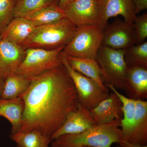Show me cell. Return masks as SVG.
<instances>
[{
    "label": "cell",
    "instance_id": "1",
    "mask_svg": "<svg viewBox=\"0 0 147 147\" xmlns=\"http://www.w3.org/2000/svg\"><path fill=\"white\" fill-rule=\"evenodd\" d=\"M20 97L25 103L20 131L36 130L50 138L79 104L63 64L32 79L28 89Z\"/></svg>",
    "mask_w": 147,
    "mask_h": 147
},
{
    "label": "cell",
    "instance_id": "2",
    "mask_svg": "<svg viewBox=\"0 0 147 147\" xmlns=\"http://www.w3.org/2000/svg\"><path fill=\"white\" fill-rule=\"evenodd\" d=\"M121 119L95 125L75 134L62 135L52 140L51 147H111L115 143L121 145L125 141L121 130Z\"/></svg>",
    "mask_w": 147,
    "mask_h": 147
},
{
    "label": "cell",
    "instance_id": "3",
    "mask_svg": "<svg viewBox=\"0 0 147 147\" xmlns=\"http://www.w3.org/2000/svg\"><path fill=\"white\" fill-rule=\"evenodd\" d=\"M77 28L66 18L53 24L36 27L20 46L24 50L30 48L54 50L65 47Z\"/></svg>",
    "mask_w": 147,
    "mask_h": 147
},
{
    "label": "cell",
    "instance_id": "4",
    "mask_svg": "<svg viewBox=\"0 0 147 147\" xmlns=\"http://www.w3.org/2000/svg\"><path fill=\"white\" fill-rule=\"evenodd\" d=\"M125 50H115L101 45L96 60L101 71V79L105 86L112 85L117 90H124L127 68Z\"/></svg>",
    "mask_w": 147,
    "mask_h": 147
},
{
    "label": "cell",
    "instance_id": "5",
    "mask_svg": "<svg viewBox=\"0 0 147 147\" xmlns=\"http://www.w3.org/2000/svg\"><path fill=\"white\" fill-rule=\"evenodd\" d=\"M64 47L54 50L40 48L25 50L24 60L14 74L32 79L45 71L62 65L61 53Z\"/></svg>",
    "mask_w": 147,
    "mask_h": 147
},
{
    "label": "cell",
    "instance_id": "6",
    "mask_svg": "<svg viewBox=\"0 0 147 147\" xmlns=\"http://www.w3.org/2000/svg\"><path fill=\"white\" fill-rule=\"evenodd\" d=\"M102 32L98 25L78 27L63 51L75 57L96 59L98 51L101 45Z\"/></svg>",
    "mask_w": 147,
    "mask_h": 147
},
{
    "label": "cell",
    "instance_id": "7",
    "mask_svg": "<svg viewBox=\"0 0 147 147\" xmlns=\"http://www.w3.org/2000/svg\"><path fill=\"white\" fill-rule=\"evenodd\" d=\"M61 56L76 88L80 105L88 110H92L108 97L109 90L103 89L93 79L74 70L67 62L65 53L63 51Z\"/></svg>",
    "mask_w": 147,
    "mask_h": 147
},
{
    "label": "cell",
    "instance_id": "8",
    "mask_svg": "<svg viewBox=\"0 0 147 147\" xmlns=\"http://www.w3.org/2000/svg\"><path fill=\"white\" fill-rule=\"evenodd\" d=\"M133 25L117 18L108 24L102 32L101 45L115 50H125L136 45Z\"/></svg>",
    "mask_w": 147,
    "mask_h": 147
},
{
    "label": "cell",
    "instance_id": "9",
    "mask_svg": "<svg viewBox=\"0 0 147 147\" xmlns=\"http://www.w3.org/2000/svg\"><path fill=\"white\" fill-rule=\"evenodd\" d=\"M64 11L66 18L77 27L98 25L99 23L98 0H75Z\"/></svg>",
    "mask_w": 147,
    "mask_h": 147
},
{
    "label": "cell",
    "instance_id": "10",
    "mask_svg": "<svg viewBox=\"0 0 147 147\" xmlns=\"http://www.w3.org/2000/svg\"><path fill=\"white\" fill-rule=\"evenodd\" d=\"M98 26L102 31L111 17L123 16L124 21L132 25L136 15L134 0H99Z\"/></svg>",
    "mask_w": 147,
    "mask_h": 147
},
{
    "label": "cell",
    "instance_id": "11",
    "mask_svg": "<svg viewBox=\"0 0 147 147\" xmlns=\"http://www.w3.org/2000/svg\"><path fill=\"white\" fill-rule=\"evenodd\" d=\"M95 125L90 110L79 104L77 109L69 114L62 125L53 134L51 140L65 134L81 133Z\"/></svg>",
    "mask_w": 147,
    "mask_h": 147
},
{
    "label": "cell",
    "instance_id": "12",
    "mask_svg": "<svg viewBox=\"0 0 147 147\" xmlns=\"http://www.w3.org/2000/svg\"><path fill=\"white\" fill-rule=\"evenodd\" d=\"M124 91L127 97L135 100L147 98V67L142 66L127 67Z\"/></svg>",
    "mask_w": 147,
    "mask_h": 147
},
{
    "label": "cell",
    "instance_id": "13",
    "mask_svg": "<svg viewBox=\"0 0 147 147\" xmlns=\"http://www.w3.org/2000/svg\"><path fill=\"white\" fill-rule=\"evenodd\" d=\"M25 50L19 45L2 39L0 42V77L14 74L24 60Z\"/></svg>",
    "mask_w": 147,
    "mask_h": 147
},
{
    "label": "cell",
    "instance_id": "14",
    "mask_svg": "<svg viewBox=\"0 0 147 147\" xmlns=\"http://www.w3.org/2000/svg\"><path fill=\"white\" fill-rule=\"evenodd\" d=\"M96 125L105 124L123 117L122 103L113 92L95 108L90 110Z\"/></svg>",
    "mask_w": 147,
    "mask_h": 147
},
{
    "label": "cell",
    "instance_id": "15",
    "mask_svg": "<svg viewBox=\"0 0 147 147\" xmlns=\"http://www.w3.org/2000/svg\"><path fill=\"white\" fill-rule=\"evenodd\" d=\"M36 27L23 17L13 18L1 34L2 39L20 45L34 30Z\"/></svg>",
    "mask_w": 147,
    "mask_h": 147
},
{
    "label": "cell",
    "instance_id": "16",
    "mask_svg": "<svg viewBox=\"0 0 147 147\" xmlns=\"http://www.w3.org/2000/svg\"><path fill=\"white\" fill-rule=\"evenodd\" d=\"M24 108V100L20 96L12 99L0 98V116L10 122L11 134H16L21 131Z\"/></svg>",
    "mask_w": 147,
    "mask_h": 147
},
{
    "label": "cell",
    "instance_id": "17",
    "mask_svg": "<svg viewBox=\"0 0 147 147\" xmlns=\"http://www.w3.org/2000/svg\"><path fill=\"white\" fill-rule=\"evenodd\" d=\"M115 93L122 103L123 117L121 121V130L125 141L129 142L131 138L136 112V100L126 97L112 85L105 86Z\"/></svg>",
    "mask_w": 147,
    "mask_h": 147
},
{
    "label": "cell",
    "instance_id": "18",
    "mask_svg": "<svg viewBox=\"0 0 147 147\" xmlns=\"http://www.w3.org/2000/svg\"><path fill=\"white\" fill-rule=\"evenodd\" d=\"M127 143L147 145V102L136 100V112L131 138Z\"/></svg>",
    "mask_w": 147,
    "mask_h": 147
},
{
    "label": "cell",
    "instance_id": "19",
    "mask_svg": "<svg viewBox=\"0 0 147 147\" xmlns=\"http://www.w3.org/2000/svg\"><path fill=\"white\" fill-rule=\"evenodd\" d=\"M65 54L67 62L74 70L93 79L103 89L109 90L101 81V71L96 59L75 57Z\"/></svg>",
    "mask_w": 147,
    "mask_h": 147
},
{
    "label": "cell",
    "instance_id": "20",
    "mask_svg": "<svg viewBox=\"0 0 147 147\" xmlns=\"http://www.w3.org/2000/svg\"><path fill=\"white\" fill-rule=\"evenodd\" d=\"M23 17L31 21L36 27L53 24L66 18L64 9L56 5L43 7Z\"/></svg>",
    "mask_w": 147,
    "mask_h": 147
},
{
    "label": "cell",
    "instance_id": "21",
    "mask_svg": "<svg viewBox=\"0 0 147 147\" xmlns=\"http://www.w3.org/2000/svg\"><path fill=\"white\" fill-rule=\"evenodd\" d=\"M31 84V79L19 74L9 75L5 80L3 92L0 98L12 99L24 94L28 89Z\"/></svg>",
    "mask_w": 147,
    "mask_h": 147
},
{
    "label": "cell",
    "instance_id": "22",
    "mask_svg": "<svg viewBox=\"0 0 147 147\" xmlns=\"http://www.w3.org/2000/svg\"><path fill=\"white\" fill-rule=\"evenodd\" d=\"M10 138L17 147H51V138L36 130L11 134Z\"/></svg>",
    "mask_w": 147,
    "mask_h": 147
},
{
    "label": "cell",
    "instance_id": "23",
    "mask_svg": "<svg viewBox=\"0 0 147 147\" xmlns=\"http://www.w3.org/2000/svg\"><path fill=\"white\" fill-rule=\"evenodd\" d=\"M125 61L127 66H142L147 67V42L135 45L125 50Z\"/></svg>",
    "mask_w": 147,
    "mask_h": 147
},
{
    "label": "cell",
    "instance_id": "24",
    "mask_svg": "<svg viewBox=\"0 0 147 147\" xmlns=\"http://www.w3.org/2000/svg\"><path fill=\"white\" fill-rule=\"evenodd\" d=\"M60 0H18L13 10V18L24 17L28 13L46 6L58 5Z\"/></svg>",
    "mask_w": 147,
    "mask_h": 147
},
{
    "label": "cell",
    "instance_id": "25",
    "mask_svg": "<svg viewBox=\"0 0 147 147\" xmlns=\"http://www.w3.org/2000/svg\"><path fill=\"white\" fill-rule=\"evenodd\" d=\"M18 0H0V34L13 19L14 7Z\"/></svg>",
    "mask_w": 147,
    "mask_h": 147
},
{
    "label": "cell",
    "instance_id": "26",
    "mask_svg": "<svg viewBox=\"0 0 147 147\" xmlns=\"http://www.w3.org/2000/svg\"><path fill=\"white\" fill-rule=\"evenodd\" d=\"M132 25L136 35V45L142 44L147 37V12L140 16H136Z\"/></svg>",
    "mask_w": 147,
    "mask_h": 147
},
{
    "label": "cell",
    "instance_id": "27",
    "mask_svg": "<svg viewBox=\"0 0 147 147\" xmlns=\"http://www.w3.org/2000/svg\"><path fill=\"white\" fill-rule=\"evenodd\" d=\"M136 15L147 8V0H134Z\"/></svg>",
    "mask_w": 147,
    "mask_h": 147
},
{
    "label": "cell",
    "instance_id": "28",
    "mask_svg": "<svg viewBox=\"0 0 147 147\" xmlns=\"http://www.w3.org/2000/svg\"><path fill=\"white\" fill-rule=\"evenodd\" d=\"M74 1L75 0H60L58 6L61 8L64 9L67 6Z\"/></svg>",
    "mask_w": 147,
    "mask_h": 147
},
{
    "label": "cell",
    "instance_id": "29",
    "mask_svg": "<svg viewBox=\"0 0 147 147\" xmlns=\"http://www.w3.org/2000/svg\"><path fill=\"white\" fill-rule=\"evenodd\" d=\"M122 147H147V145L134 144L125 142L121 145H120Z\"/></svg>",
    "mask_w": 147,
    "mask_h": 147
},
{
    "label": "cell",
    "instance_id": "30",
    "mask_svg": "<svg viewBox=\"0 0 147 147\" xmlns=\"http://www.w3.org/2000/svg\"><path fill=\"white\" fill-rule=\"evenodd\" d=\"M5 86V79L0 77V97L3 92Z\"/></svg>",
    "mask_w": 147,
    "mask_h": 147
},
{
    "label": "cell",
    "instance_id": "31",
    "mask_svg": "<svg viewBox=\"0 0 147 147\" xmlns=\"http://www.w3.org/2000/svg\"><path fill=\"white\" fill-rule=\"evenodd\" d=\"M2 40L1 36V35L0 34V42H1V40Z\"/></svg>",
    "mask_w": 147,
    "mask_h": 147
},
{
    "label": "cell",
    "instance_id": "32",
    "mask_svg": "<svg viewBox=\"0 0 147 147\" xmlns=\"http://www.w3.org/2000/svg\"><path fill=\"white\" fill-rule=\"evenodd\" d=\"M115 147H122L121 146H120V145H119V146H116Z\"/></svg>",
    "mask_w": 147,
    "mask_h": 147
},
{
    "label": "cell",
    "instance_id": "33",
    "mask_svg": "<svg viewBox=\"0 0 147 147\" xmlns=\"http://www.w3.org/2000/svg\"><path fill=\"white\" fill-rule=\"evenodd\" d=\"M98 1H99V0H98Z\"/></svg>",
    "mask_w": 147,
    "mask_h": 147
},
{
    "label": "cell",
    "instance_id": "34",
    "mask_svg": "<svg viewBox=\"0 0 147 147\" xmlns=\"http://www.w3.org/2000/svg\"></svg>",
    "mask_w": 147,
    "mask_h": 147
}]
</instances>
